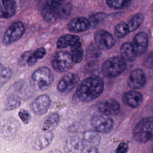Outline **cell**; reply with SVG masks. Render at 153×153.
I'll use <instances>...</instances> for the list:
<instances>
[{"label": "cell", "mask_w": 153, "mask_h": 153, "mask_svg": "<svg viewBox=\"0 0 153 153\" xmlns=\"http://www.w3.org/2000/svg\"><path fill=\"white\" fill-rule=\"evenodd\" d=\"M103 82L98 76L88 77L82 81L76 89L78 99L83 102L88 103L97 98L103 90Z\"/></svg>", "instance_id": "cell-1"}, {"label": "cell", "mask_w": 153, "mask_h": 153, "mask_svg": "<svg viewBox=\"0 0 153 153\" xmlns=\"http://www.w3.org/2000/svg\"><path fill=\"white\" fill-rule=\"evenodd\" d=\"M54 76L51 70L47 67H41L35 71L30 78L31 87L37 91L47 89L52 84Z\"/></svg>", "instance_id": "cell-2"}, {"label": "cell", "mask_w": 153, "mask_h": 153, "mask_svg": "<svg viewBox=\"0 0 153 153\" xmlns=\"http://www.w3.org/2000/svg\"><path fill=\"white\" fill-rule=\"evenodd\" d=\"M133 137L139 142L153 140V118L146 117L141 120L134 127Z\"/></svg>", "instance_id": "cell-3"}, {"label": "cell", "mask_w": 153, "mask_h": 153, "mask_svg": "<svg viewBox=\"0 0 153 153\" xmlns=\"http://www.w3.org/2000/svg\"><path fill=\"white\" fill-rule=\"evenodd\" d=\"M126 68L125 60L119 57H112L106 60L103 64L102 70L104 75L114 78L120 75Z\"/></svg>", "instance_id": "cell-4"}, {"label": "cell", "mask_w": 153, "mask_h": 153, "mask_svg": "<svg viewBox=\"0 0 153 153\" xmlns=\"http://www.w3.org/2000/svg\"><path fill=\"white\" fill-rule=\"evenodd\" d=\"M74 64L71 53L66 51H60L56 53L51 61L53 68L58 72L68 71Z\"/></svg>", "instance_id": "cell-5"}, {"label": "cell", "mask_w": 153, "mask_h": 153, "mask_svg": "<svg viewBox=\"0 0 153 153\" xmlns=\"http://www.w3.org/2000/svg\"><path fill=\"white\" fill-rule=\"evenodd\" d=\"M20 128L19 122L14 117H9L0 123V135L7 140L14 139Z\"/></svg>", "instance_id": "cell-6"}, {"label": "cell", "mask_w": 153, "mask_h": 153, "mask_svg": "<svg viewBox=\"0 0 153 153\" xmlns=\"http://www.w3.org/2000/svg\"><path fill=\"white\" fill-rule=\"evenodd\" d=\"M25 32V27L20 21L13 23L6 30L2 38V42L8 45L19 39Z\"/></svg>", "instance_id": "cell-7"}, {"label": "cell", "mask_w": 153, "mask_h": 153, "mask_svg": "<svg viewBox=\"0 0 153 153\" xmlns=\"http://www.w3.org/2000/svg\"><path fill=\"white\" fill-rule=\"evenodd\" d=\"M90 124L98 133H108L114 127V121L108 115L100 114L94 115L90 120Z\"/></svg>", "instance_id": "cell-8"}, {"label": "cell", "mask_w": 153, "mask_h": 153, "mask_svg": "<svg viewBox=\"0 0 153 153\" xmlns=\"http://www.w3.org/2000/svg\"><path fill=\"white\" fill-rule=\"evenodd\" d=\"M79 76L75 73L69 72L65 74L59 81L57 85V90L62 93L70 92L77 84Z\"/></svg>", "instance_id": "cell-9"}, {"label": "cell", "mask_w": 153, "mask_h": 153, "mask_svg": "<svg viewBox=\"0 0 153 153\" xmlns=\"http://www.w3.org/2000/svg\"><path fill=\"white\" fill-rule=\"evenodd\" d=\"M94 41L97 47L102 50L110 49L115 44V40L112 35L103 29L99 30L96 32Z\"/></svg>", "instance_id": "cell-10"}, {"label": "cell", "mask_w": 153, "mask_h": 153, "mask_svg": "<svg viewBox=\"0 0 153 153\" xmlns=\"http://www.w3.org/2000/svg\"><path fill=\"white\" fill-rule=\"evenodd\" d=\"M50 98L48 95L41 94L32 102L30 108L34 114L39 116L42 115L47 112L50 106Z\"/></svg>", "instance_id": "cell-11"}, {"label": "cell", "mask_w": 153, "mask_h": 153, "mask_svg": "<svg viewBox=\"0 0 153 153\" xmlns=\"http://www.w3.org/2000/svg\"><path fill=\"white\" fill-rule=\"evenodd\" d=\"M54 134L52 132L43 131L38 134L32 140L31 145L32 148L37 151H42L47 148L52 142Z\"/></svg>", "instance_id": "cell-12"}, {"label": "cell", "mask_w": 153, "mask_h": 153, "mask_svg": "<svg viewBox=\"0 0 153 153\" xmlns=\"http://www.w3.org/2000/svg\"><path fill=\"white\" fill-rule=\"evenodd\" d=\"M127 83L128 86L134 90L142 88L146 83V76L144 72L140 69L133 71L128 76Z\"/></svg>", "instance_id": "cell-13"}, {"label": "cell", "mask_w": 153, "mask_h": 153, "mask_svg": "<svg viewBox=\"0 0 153 153\" xmlns=\"http://www.w3.org/2000/svg\"><path fill=\"white\" fill-rule=\"evenodd\" d=\"M84 148L82 139L78 136H71L66 140L63 149L65 153H82Z\"/></svg>", "instance_id": "cell-14"}, {"label": "cell", "mask_w": 153, "mask_h": 153, "mask_svg": "<svg viewBox=\"0 0 153 153\" xmlns=\"http://www.w3.org/2000/svg\"><path fill=\"white\" fill-rule=\"evenodd\" d=\"M131 45L137 56L143 54L148 46V35L144 32L138 33L133 38Z\"/></svg>", "instance_id": "cell-15"}, {"label": "cell", "mask_w": 153, "mask_h": 153, "mask_svg": "<svg viewBox=\"0 0 153 153\" xmlns=\"http://www.w3.org/2000/svg\"><path fill=\"white\" fill-rule=\"evenodd\" d=\"M99 111L104 115H115L120 110L119 103L114 99H109L100 102L98 105Z\"/></svg>", "instance_id": "cell-16"}, {"label": "cell", "mask_w": 153, "mask_h": 153, "mask_svg": "<svg viewBox=\"0 0 153 153\" xmlns=\"http://www.w3.org/2000/svg\"><path fill=\"white\" fill-rule=\"evenodd\" d=\"M67 26L70 32L72 33H79L88 29L90 27V24L87 19L79 17L72 19L68 23Z\"/></svg>", "instance_id": "cell-17"}, {"label": "cell", "mask_w": 153, "mask_h": 153, "mask_svg": "<svg viewBox=\"0 0 153 153\" xmlns=\"http://www.w3.org/2000/svg\"><path fill=\"white\" fill-rule=\"evenodd\" d=\"M101 137L95 130H87L82 134V142L85 147L88 148H97L100 142Z\"/></svg>", "instance_id": "cell-18"}, {"label": "cell", "mask_w": 153, "mask_h": 153, "mask_svg": "<svg viewBox=\"0 0 153 153\" xmlns=\"http://www.w3.org/2000/svg\"><path fill=\"white\" fill-rule=\"evenodd\" d=\"M17 10L16 2L12 0H0V18L8 19L13 17Z\"/></svg>", "instance_id": "cell-19"}, {"label": "cell", "mask_w": 153, "mask_h": 153, "mask_svg": "<svg viewBox=\"0 0 153 153\" xmlns=\"http://www.w3.org/2000/svg\"><path fill=\"white\" fill-rule=\"evenodd\" d=\"M72 5L70 2L63 1H55V13L58 19H66L71 14Z\"/></svg>", "instance_id": "cell-20"}, {"label": "cell", "mask_w": 153, "mask_h": 153, "mask_svg": "<svg viewBox=\"0 0 153 153\" xmlns=\"http://www.w3.org/2000/svg\"><path fill=\"white\" fill-rule=\"evenodd\" d=\"M123 101L130 107L135 108L142 103L143 96L138 91H130L124 94Z\"/></svg>", "instance_id": "cell-21"}, {"label": "cell", "mask_w": 153, "mask_h": 153, "mask_svg": "<svg viewBox=\"0 0 153 153\" xmlns=\"http://www.w3.org/2000/svg\"><path fill=\"white\" fill-rule=\"evenodd\" d=\"M41 16L44 20L49 23H53L57 20L54 10V1H47L41 10Z\"/></svg>", "instance_id": "cell-22"}, {"label": "cell", "mask_w": 153, "mask_h": 153, "mask_svg": "<svg viewBox=\"0 0 153 153\" xmlns=\"http://www.w3.org/2000/svg\"><path fill=\"white\" fill-rule=\"evenodd\" d=\"M60 121V116L57 112H52L49 114L44 120L41 129L45 132H52L57 126Z\"/></svg>", "instance_id": "cell-23"}, {"label": "cell", "mask_w": 153, "mask_h": 153, "mask_svg": "<svg viewBox=\"0 0 153 153\" xmlns=\"http://www.w3.org/2000/svg\"><path fill=\"white\" fill-rule=\"evenodd\" d=\"M80 42L79 37L74 34H65L60 36L57 42L58 48H64L69 46H73Z\"/></svg>", "instance_id": "cell-24"}, {"label": "cell", "mask_w": 153, "mask_h": 153, "mask_svg": "<svg viewBox=\"0 0 153 153\" xmlns=\"http://www.w3.org/2000/svg\"><path fill=\"white\" fill-rule=\"evenodd\" d=\"M120 52L123 59L127 62H133L137 56L131 44L129 42H125L121 45Z\"/></svg>", "instance_id": "cell-25"}, {"label": "cell", "mask_w": 153, "mask_h": 153, "mask_svg": "<svg viewBox=\"0 0 153 153\" xmlns=\"http://www.w3.org/2000/svg\"><path fill=\"white\" fill-rule=\"evenodd\" d=\"M21 98L16 94H12L7 97L4 103V109L6 111L14 110L20 106Z\"/></svg>", "instance_id": "cell-26"}, {"label": "cell", "mask_w": 153, "mask_h": 153, "mask_svg": "<svg viewBox=\"0 0 153 153\" xmlns=\"http://www.w3.org/2000/svg\"><path fill=\"white\" fill-rule=\"evenodd\" d=\"M71 54L75 63H78L81 62L83 58L84 51L81 42L71 47Z\"/></svg>", "instance_id": "cell-27"}, {"label": "cell", "mask_w": 153, "mask_h": 153, "mask_svg": "<svg viewBox=\"0 0 153 153\" xmlns=\"http://www.w3.org/2000/svg\"><path fill=\"white\" fill-rule=\"evenodd\" d=\"M46 51L44 48H38L35 51L31 53L28 60H27V65L29 66H33L38 60L42 59L45 54Z\"/></svg>", "instance_id": "cell-28"}, {"label": "cell", "mask_w": 153, "mask_h": 153, "mask_svg": "<svg viewBox=\"0 0 153 153\" xmlns=\"http://www.w3.org/2000/svg\"><path fill=\"white\" fill-rule=\"evenodd\" d=\"M143 20L144 17L142 14L139 13L135 14L130 19L128 23H127L130 32L136 30L139 27H140L143 22Z\"/></svg>", "instance_id": "cell-29"}, {"label": "cell", "mask_w": 153, "mask_h": 153, "mask_svg": "<svg viewBox=\"0 0 153 153\" xmlns=\"http://www.w3.org/2000/svg\"><path fill=\"white\" fill-rule=\"evenodd\" d=\"M12 74V70L10 68L6 67L0 63V82H6L11 78Z\"/></svg>", "instance_id": "cell-30"}, {"label": "cell", "mask_w": 153, "mask_h": 153, "mask_svg": "<svg viewBox=\"0 0 153 153\" xmlns=\"http://www.w3.org/2000/svg\"><path fill=\"white\" fill-rule=\"evenodd\" d=\"M114 31L115 35L118 38H123L130 32L127 24L124 22L118 23L115 26Z\"/></svg>", "instance_id": "cell-31"}, {"label": "cell", "mask_w": 153, "mask_h": 153, "mask_svg": "<svg viewBox=\"0 0 153 153\" xmlns=\"http://www.w3.org/2000/svg\"><path fill=\"white\" fill-rule=\"evenodd\" d=\"M131 2L129 1H107L106 3L109 7L115 9H121L126 7Z\"/></svg>", "instance_id": "cell-32"}, {"label": "cell", "mask_w": 153, "mask_h": 153, "mask_svg": "<svg viewBox=\"0 0 153 153\" xmlns=\"http://www.w3.org/2000/svg\"><path fill=\"white\" fill-rule=\"evenodd\" d=\"M106 17L105 13H97L91 15L89 18V22L90 26H96L100 22H102Z\"/></svg>", "instance_id": "cell-33"}, {"label": "cell", "mask_w": 153, "mask_h": 153, "mask_svg": "<svg viewBox=\"0 0 153 153\" xmlns=\"http://www.w3.org/2000/svg\"><path fill=\"white\" fill-rule=\"evenodd\" d=\"M19 117H20V118L22 121V122L25 124L29 123L31 119V117H30L29 112L24 109H22L19 111Z\"/></svg>", "instance_id": "cell-34"}, {"label": "cell", "mask_w": 153, "mask_h": 153, "mask_svg": "<svg viewBox=\"0 0 153 153\" xmlns=\"http://www.w3.org/2000/svg\"><path fill=\"white\" fill-rule=\"evenodd\" d=\"M31 53H32V51H26V52L23 53L22 54H21V56L19 57L17 62H18L19 65L20 66H24L27 64V60H28V59H29Z\"/></svg>", "instance_id": "cell-35"}, {"label": "cell", "mask_w": 153, "mask_h": 153, "mask_svg": "<svg viewBox=\"0 0 153 153\" xmlns=\"http://www.w3.org/2000/svg\"><path fill=\"white\" fill-rule=\"evenodd\" d=\"M128 149V145L125 142H121L119 144L115 151V153H127Z\"/></svg>", "instance_id": "cell-36"}, {"label": "cell", "mask_w": 153, "mask_h": 153, "mask_svg": "<svg viewBox=\"0 0 153 153\" xmlns=\"http://www.w3.org/2000/svg\"><path fill=\"white\" fill-rule=\"evenodd\" d=\"M84 153H99L97 148H88V149Z\"/></svg>", "instance_id": "cell-37"}, {"label": "cell", "mask_w": 153, "mask_h": 153, "mask_svg": "<svg viewBox=\"0 0 153 153\" xmlns=\"http://www.w3.org/2000/svg\"><path fill=\"white\" fill-rule=\"evenodd\" d=\"M48 153H63V152L62 151H60L59 149H52L50 151H49Z\"/></svg>", "instance_id": "cell-38"}, {"label": "cell", "mask_w": 153, "mask_h": 153, "mask_svg": "<svg viewBox=\"0 0 153 153\" xmlns=\"http://www.w3.org/2000/svg\"><path fill=\"white\" fill-rule=\"evenodd\" d=\"M152 153H153V149H152Z\"/></svg>", "instance_id": "cell-39"}]
</instances>
